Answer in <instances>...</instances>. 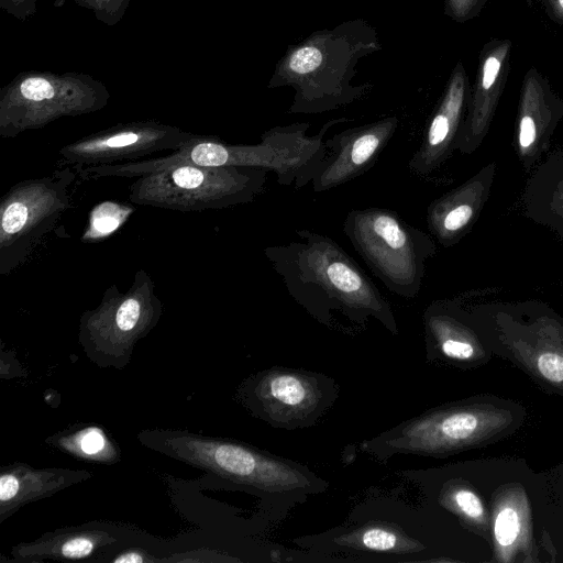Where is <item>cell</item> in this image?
<instances>
[{"label":"cell","instance_id":"cell-15","mask_svg":"<svg viewBox=\"0 0 563 563\" xmlns=\"http://www.w3.org/2000/svg\"><path fill=\"white\" fill-rule=\"evenodd\" d=\"M91 476L87 471L36 468L23 463L0 471V521L21 506L51 496Z\"/></svg>","mask_w":563,"mask_h":563},{"label":"cell","instance_id":"cell-23","mask_svg":"<svg viewBox=\"0 0 563 563\" xmlns=\"http://www.w3.org/2000/svg\"><path fill=\"white\" fill-rule=\"evenodd\" d=\"M537 367L540 374L553 383L563 382V356L555 352H543L537 358Z\"/></svg>","mask_w":563,"mask_h":563},{"label":"cell","instance_id":"cell-8","mask_svg":"<svg viewBox=\"0 0 563 563\" xmlns=\"http://www.w3.org/2000/svg\"><path fill=\"white\" fill-rule=\"evenodd\" d=\"M339 397L329 376L301 368L275 366L250 377L241 389L250 411L274 428L313 426Z\"/></svg>","mask_w":563,"mask_h":563},{"label":"cell","instance_id":"cell-3","mask_svg":"<svg viewBox=\"0 0 563 563\" xmlns=\"http://www.w3.org/2000/svg\"><path fill=\"white\" fill-rule=\"evenodd\" d=\"M145 446L247 487L268 503L295 505L329 484L292 460L230 439L179 430L143 431Z\"/></svg>","mask_w":563,"mask_h":563},{"label":"cell","instance_id":"cell-6","mask_svg":"<svg viewBox=\"0 0 563 563\" xmlns=\"http://www.w3.org/2000/svg\"><path fill=\"white\" fill-rule=\"evenodd\" d=\"M79 175L71 166L48 175L23 179L0 201V275L22 266L42 240L73 207V192Z\"/></svg>","mask_w":563,"mask_h":563},{"label":"cell","instance_id":"cell-16","mask_svg":"<svg viewBox=\"0 0 563 563\" xmlns=\"http://www.w3.org/2000/svg\"><path fill=\"white\" fill-rule=\"evenodd\" d=\"M521 207L526 218L563 240V152L550 154L530 173Z\"/></svg>","mask_w":563,"mask_h":563},{"label":"cell","instance_id":"cell-25","mask_svg":"<svg viewBox=\"0 0 563 563\" xmlns=\"http://www.w3.org/2000/svg\"><path fill=\"white\" fill-rule=\"evenodd\" d=\"M152 561H156V559H153L150 554L135 549L126 550L112 560L114 563H144Z\"/></svg>","mask_w":563,"mask_h":563},{"label":"cell","instance_id":"cell-10","mask_svg":"<svg viewBox=\"0 0 563 563\" xmlns=\"http://www.w3.org/2000/svg\"><path fill=\"white\" fill-rule=\"evenodd\" d=\"M399 125L396 115L347 128L325 139L327 153L311 180L314 192L342 186L367 173Z\"/></svg>","mask_w":563,"mask_h":563},{"label":"cell","instance_id":"cell-24","mask_svg":"<svg viewBox=\"0 0 563 563\" xmlns=\"http://www.w3.org/2000/svg\"><path fill=\"white\" fill-rule=\"evenodd\" d=\"M443 2L445 14L456 21L468 19L475 8V0H443Z\"/></svg>","mask_w":563,"mask_h":563},{"label":"cell","instance_id":"cell-5","mask_svg":"<svg viewBox=\"0 0 563 563\" xmlns=\"http://www.w3.org/2000/svg\"><path fill=\"white\" fill-rule=\"evenodd\" d=\"M266 180L267 172L252 167L177 165L137 177L129 200L183 212L225 209L252 202Z\"/></svg>","mask_w":563,"mask_h":563},{"label":"cell","instance_id":"cell-11","mask_svg":"<svg viewBox=\"0 0 563 563\" xmlns=\"http://www.w3.org/2000/svg\"><path fill=\"white\" fill-rule=\"evenodd\" d=\"M470 101L467 78L459 63L445 86L408 167L418 176L437 170L455 151Z\"/></svg>","mask_w":563,"mask_h":563},{"label":"cell","instance_id":"cell-7","mask_svg":"<svg viewBox=\"0 0 563 563\" xmlns=\"http://www.w3.org/2000/svg\"><path fill=\"white\" fill-rule=\"evenodd\" d=\"M163 305L155 283L144 269L135 272L126 291L109 286L99 302L79 319L78 339L86 354L100 366L122 367L137 341L158 323Z\"/></svg>","mask_w":563,"mask_h":563},{"label":"cell","instance_id":"cell-21","mask_svg":"<svg viewBox=\"0 0 563 563\" xmlns=\"http://www.w3.org/2000/svg\"><path fill=\"white\" fill-rule=\"evenodd\" d=\"M446 499L464 517L472 520H481L484 515V506L479 497L470 489L457 488L446 495Z\"/></svg>","mask_w":563,"mask_h":563},{"label":"cell","instance_id":"cell-14","mask_svg":"<svg viewBox=\"0 0 563 563\" xmlns=\"http://www.w3.org/2000/svg\"><path fill=\"white\" fill-rule=\"evenodd\" d=\"M563 115V103L541 86L530 85L523 91L514 148L526 173H531L550 146L552 135Z\"/></svg>","mask_w":563,"mask_h":563},{"label":"cell","instance_id":"cell-17","mask_svg":"<svg viewBox=\"0 0 563 563\" xmlns=\"http://www.w3.org/2000/svg\"><path fill=\"white\" fill-rule=\"evenodd\" d=\"M117 541L111 532L102 528H66L43 536L35 542L18 545L13 554L20 560L68 559L79 560L95 554L99 549Z\"/></svg>","mask_w":563,"mask_h":563},{"label":"cell","instance_id":"cell-19","mask_svg":"<svg viewBox=\"0 0 563 563\" xmlns=\"http://www.w3.org/2000/svg\"><path fill=\"white\" fill-rule=\"evenodd\" d=\"M132 212L133 208L126 205L113 201L99 203L90 213L82 240L91 242L104 238L122 225Z\"/></svg>","mask_w":563,"mask_h":563},{"label":"cell","instance_id":"cell-22","mask_svg":"<svg viewBox=\"0 0 563 563\" xmlns=\"http://www.w3.org/2000/svg\"><path fill=\"white\" fill-rule=\"evenodd\" d=\"M20 92L24 100L34 104L53 100L55 97V89L49 81L43 78L25 79L20 86Z\"/></svg>","mask_w":563,"mask_h":563},{"label":"cell","instance_id":"cell-9","mask_svg":"<svg viewBox=\"0 0 563 563\" xmlns=\"http://www.w3.org/2000/svg\"><path fill=\"white\" fill-rule=\"evenodd\" d=\"M195 135L176 128L140 123L84 136L57 151V166L80 169L140 161L164 151H176Z\"/></svg>","mask_w":563,"mask_h":563},{"label":"cell","instance_id":"cell-20","mask_svg":"<svg viewBox=\"0 0 563 563\" xmlns=\"http://www.w3.org/2000/svg\"><path fill=\"white\" fill-rule=\"evenodd\" d=\"M520 533V517L511 507L501 508L494 522V536L501 548L511 547Z\"/></svg>","mask_w":563,"mask_h":563},{"label":"cell","instance_id":"cell-4","mask_svg":"<svg viewBox=\"0 0 563 563\" xmlns=\"http://www.w3.org/2000/svg\"><path fill=\"white\" fill-rule=\"evenodd\" d=\"M343 232L390 292L405 299L418 296L426 263L437 254L435 240L430 233L382 207L350 210Z\"/></svg>","mask_w":563,"mask_h":563},{"label":"cell","instance_id":"cell-1","mask_svg":"<svg viewBox=\"0 0 563 563\" xmlns=\"http://www.w3.org/2000/svg\"><path fill=\"white\" fill-rule=\"evenodd\" d=\"M295 233L298 241L267 246L264 254L298 305L327 327L335 311L356 325L374 318L398 333L390 302L344 249L316 231Z\"/></svg>","mask_w":563,"mask_h":563},{"label":"cell","instance_id":"cell-2","mask_svg":"<svg viewBox=\"0 0 563 563\" xmlns=\"http://www.w3.org/2000/svg\"><path fill=\"white\" fill-rule=\"evenodd\" d=\"M382 49L377 31L363 18L310 33L287 46L276 62L268 88L294 90L288 114H319L366 97L371 82L354 85L356 66Z\"/></svg>","mask_w":563,"mask_h":563},{"label":"cell","instance_id":"cell-12","mask_svg":"<svg viewBox=\"0 0 563 563\" xmlns=\"http://www.w3.org/2000/svg\"><path fill=\"white\" fill-rule=\"evenodd\" d=\"M496 169V162L487 163L460 186L429 203L428 230L440 245L451 247L471 232L488 201Z\"/></svg>","mask_w":563,"mask_h":563},{"label":"cell","instance_id":"cell-13","mask_svg":"<svg viewBox=\"0 0 563 563\" xmlns=\"http://www.w3.org/2000/svg\"><path fill=\"white\" fill-rule=\"evenodd\" d=\"M301 547L323 552L356 554H422V540L409 534L397 522L386 519L360 520L356 525L335 528L314 537L297 539Z\"/></svg>","mask_w":563,"mask_h":563},{"label":"cell","instance_id":"cell-18","mask_svg":"<svg viewBox=\"0 0 563 563\" xmlns=\"http://www.w3.org/2000/svg\"><path fill=\"white\" fill-rule=\"evenodd\" d=\"M54 444L77 459L113 463L118 457V450L112 441L97 427L64 433L54 440Z\"/></svg>","mask_w":563,"mask_h":563}]
</instances>
